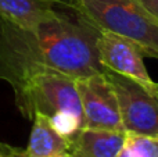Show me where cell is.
I'll list each match as a JSON object with an SVG mask.
<instances>
[{"label": "cell", "mask_w": 158, "mask_h": 157, "mask_svg": "<svg viewBox=\"0 0 158 157\" xmlns=\"http://www.w3.org/2000/svg\"><path fill=\"white\" fill-rule=\"evenodd\" d=\"M47 68L75 79L103 74L96 49V29L64 14L32 29L0 17V79L11 72Z\"/></svg>", "instance_id": "cell-1"}, {"label": "cell", "mask_w": 158, "mask_h": 157, "mask_svg": "<svg viewBox=\"0 0 158 157\" xmlns=\"http://www.w3.org/2000/svg\"><path fill=\"white\" fill-rule=\"evenodd\" d=\"M2 79L11 86L15 107L27 120L35 114H71L82 124L75 78L54 70L31 68L11 72Z\"/></svg>", "instance_id": "cell-2"}, {"label": "cell", "mask_w": 158, "mask_h": 157, "mask_svg": "<svg viewBox=\"0 0 158 157\" xmlns=\"http://www.w3.org/2000/svg\"><path fill=\"white\" fill-rule=\"evenodd\" d=\"M82 21L126 38L144 56L158 60V22L139 0H69Z\"/></svg>", "instance_id": "cell-3"}, {"label": "cell", "mask_w": 158, "mask_h": 157, "mask_svg": "<svg viewBox=\"0 0 158 157\" xmlns=\"http://www.w3.org/2000/svg\"><path fill=\"white\" fill-rule=\"evenodd\" d=\"M104 78L118 102L125 132L158 135V96L151 95L135 81L104 68Z\"/></svg>", "instance_id": "cell-4"}, {"label": "cell", "mask_w": 158, "mask_h": 157, "mask_svg": "<svg viewBox=\"0 0 158 157\" xmlns=\"http://www.w3.org/2000/svg\"><path fill=\"white\" fill-rule=\"evenodd\" d=\"M96 49L104 68L135 81L148 93L158 96V82L148 75L144 53L133 42L110 31L96 29Z\"/></svg>", "instance_id": "cell-5"}, {"label": "cell", "mask_w": 158, "mask_h": 157, "mask_svg": "<svg viewBox=\"0 0 158 157\" xmlns=\"http://www.w3.org/2000/svg\"><path fill=\"white\" fill-rule=\"evenodd\" d=\"M75 85L82 110V128L123 131L117 97L103 74L78 78Z\"/></svg>", "instance_id": "cell-6"}, {"label": "cell", "mask_w": 158, "mask_h": 157, "mask_svg": "<svg viewBox=\"0 0 158 157\" xmlns=\"http://www.w3.org/2000/svg\"><path fill=\"white\" fill-rule=\"evenodd\" d=\"M123 131L79 128L69 136V157H117L125 145Z\"/></svg>", "instance_id": "cell-7"}, {"label": "cell", "mask_w": 158, "mask_h": 157, "mask_svg": "<svg viewBox=\"0 0 158 157\" xmlns=\"http://www.w3.org/2000/svg\"><path fill=\"white\" fill-rule=\"evenodd\" d=\"M29 142L24 157H67L69 156V139L57 132L46 114H35Z\"/></svg>", "instance_id": "cell-8"}, {"label": "cell", "mask_w": 158, "mask_h": 157, "mask_svg": "<svg viewBox=\"0 0 158 157\" xmlns=\"http://www.w3.org/2000/svg\"><path fill=\"white\" fill-rule=\"evenodd\" d=\"M57 0H0V17L13 25L32 29L46 21L56 18Z\"/></svg>", "instance_id": "cell-9"}, {"label": "cell", "mask_w": 158, "mask_h": 157, "mask_svg": "<svg viewBox=\"0 0 158 157\" xmlns=\"http://www.w3.org/2000/svg\"><path fill=\"white\" fill-rule=\"evenodd\" d=\"M125 146L135 157H158V135L126 132Z\"/></svg>", "instance_id": "cell-10"}, {"label": "cell", "mask_w": 158, "mask_h": 157, "mask_svg": "<svg viewBox=\"0 0 158 157\" xmlns=\"http://www.w3.org/2000/svg\"><path fill=\"white\" fill-rule=\"evenodd\" d=\"M0 157H24V149L0 142Z\"/></svg>", "instance_id": "cell-11"}, {"label": "cell", "mask_w": 158, "mask_h": 157, "mask_svg": "<svg viewBox=\"0 0 158 157\" xmlns=\"http://www.w3.org/2000/svg\"><path fill=\"white\" fill-rule=\"evenodd\" d=\"M146 11L158 22V0H139Z\"/></svg>", "instance_id": "cell-12"}, {"label": "cell", "mask_w": 158, "mask_h": 157, "mask_svg": "<svg viewBox=\"0 0 158 157\" xmlns=\"http://www.w3.org/2000/svg\"><path fill=\"white\" fill-rule=\"evenodd\" d=\"M117 157H135V156L132 155V152H131V150H129L128 147H126L125 145H123V147H122V149H121V152L118 153V156H117Z\"/></svg>", "instance_id": "cell-13"}, {"label": "cell", "mask_w": 158, "mask_h": 157, "mask_svg": "<svg viewBox=\"0 0 158 157\" xmlns=\"http://www.w3.org/2000/svg\"><path fill=\"white\" fill-rule=\"evenodd\" d=\"M67 157H69V156H67Z\"/></svg>", "instance_id": "cell-14"}]
</instances>
